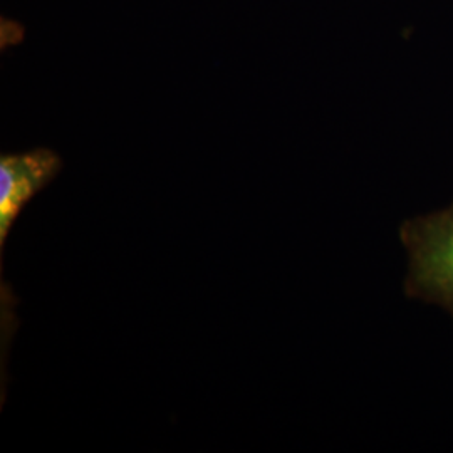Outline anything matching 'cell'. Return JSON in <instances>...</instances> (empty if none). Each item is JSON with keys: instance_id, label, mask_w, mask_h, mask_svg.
Listing matches in <instances>:
<instances>
[{"instance_id": "6da1fadb", "label": "cell", "mask_w": 453, "mask_h": 453, "mask_svg": "<svg viewBox=\"0 0 453 453\" xmlns=\"http://www.w3.org/2000/svg\"><path fill=\"white\" fill-rule=\"evenodd\" d=\"M400 241L408 250L406 297L437 304L453 318V203L405 220Z\"/></svg>"}, {"instance_id": "7a4b0ae2", "label": "cell", "mask_w": 453, "mask_h": 453, "mask_svg": "<svg viewBox=\"0 0 453 453\" xmlns=\"http://www.w3.org/2000/svg\"><path fill=\"white\" fill-rule=\"evenodd\" d=\"M61 170V157L49 148L0 157V257L19 215Z\"/></svg>"}]
</instances>
